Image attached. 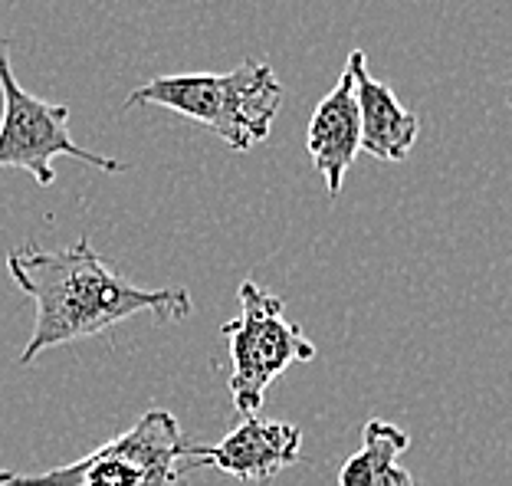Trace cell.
<instances>
[{"label":"cell","instance_id":"obj_1","mask_svg":"<svg viewBox=\"0 0 512 486\" xmlns=\"http://www.w3.org/2000/svg\"><path fill=\"white\" fill-rule=\"evenodd\" d=\"M7 273L37 306V322L20 352V365H33L43 352L60 345L109 332L138 312H151L161 326L181 322L194 312L188 289H145L128 283L92 250L89 237L50 250L37 243L20 247L7 257Z\"/></svg>","mask_w":512,"mask_h":486},{"label":"cell","instance_id":"obj_2","mask_svg":"<svg viewBox=\"0 0 512 486\" xmlns=\"http://www.w3.org/2000/svg\"><path fill=\"white\" fill-rule=\"evenodd\" d=\"M158 106L178 112L234 152H250L270 138L283 106V83L266 60H243L230 73H174L128 92L125 109Z\"/></svg>","mask_w":512,"mask_h":486},{"label":"cell","instance_id":"obj_3","mask_svg":"<svg viewBox=\"0 0 512 486\" xmlns=\"http://www.w3.org/2000/svg\"><path fill=\"white\" fill-rule=\"evenodd\" d=\"M188 447L178 418L151 408L76 464L43 473L0 470V486H188Z\"/></svg>","mask_w":512,"mask_h":486},{"label":"cell","instance_id":"obj_4","mask_svg":"<svg viewBox=\"0 0 512 486\" xmlns=\"http://www.w3.org/2000/svg\"><path fill=\"white\" fill-rule=\"evenodd\" d=\"M240 316L224 322V339L230 349V398L240 418L260 414L270 385L296 362H312V345L296 322L286 319L283 299L260 283H240Z\"/></svg>","mask_w":512,"mask_h":486},{"label":"cell","instance_id":"obj_5","mask_svg":"<svg viewBox=\"0 0 512 486\" xmlns=\"http://www.w3.org/2000/svg\"><path fill=\"white\" fill-rule=\"evenodd\" d=\"M0 99H4V112H0V168L27 171L40 188H53L56 184L53 158L60 155L86 161V165L109 171V175L128 171V165L119 158L79 148L73 135H69V109L33 96L17 83L14 63H10V40L4 33H0Z\"/></svg>","mask_w":512,"mask_h":486},{"label":"cell","instance_id":"obj_6","mask_svg":"<svg viewBox=\"0 0 512 486\" xmlns=\"http://www.w3.org/2000/svg\"><path fill=\"white\" fill-rule=\"evenodd\" d=\"M302 454V431L286 421L243 418L220 444H191L188 460L194 467H214L243 483H273Z\"/></svg>","mask_w":512,"mask_h":486},{"label":"cell","instance_id":"obj_7","mask_svg":"<svg viewBox=\"0 0 512 486\" xmlns=\"http://www.w3.org/2000/svg\"><path fill=\"white\" fill-rule=\"evenodd\" d=\"M345 69L352 73L355 83L358 119H362V152H368L378 161L398 165L417 145L421 119L411 109L401 106L388 83H381V79L368 73V60L362 50L348 53Z\"/></svg>","mask_w":512,"mask_h":486},{"label":"cell","instance_id":"obj_8","mask_svg":"<svg viewBox=\"0 0 512 486\" xmlns=\"http://www.w3.org/2000/svg\"><path fill=\"white\" fill-rule=\"evenodd\" d=\"M306 145L312 165L319 168L329 198H339L348 168L355 165V155L362 152V119H358L355 83L352 73L342 69L339 83L325 96L309 119Z\"/></svg>","mask_w":512,"mask_h":486},{"label":"cell","instance_id":"obj_9","mask_svg":"<svg viewBox=\"0 0 512 486\" xmlns=\"http://www.w3.org/2000/svg\"><path fill=\"white\" fill-rule=\"evenodd\" d=\"M407 447H411L407 431L391 421L371 418L362 427V447L339 470V486H421L398 460Z\"/></svg>","mask_w":512,"mask_h":486},{"label":"cell","instance_id":"obj_10","mask_svg":"<svg viewBox=\"0 0 512 486\" xmlns=\"http://www.w3.org/2000/svg\"><path fill=\"white\" fill-rule=\"evenodd\" d=\"M509 102H512V76H509Z\"/></svg>","mask_w":512,"mask_h":486}]
</instances>
